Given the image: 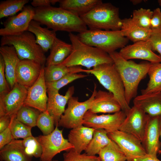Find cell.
I'll return each instance as SVG.
<instances>
[{
  "mask_svg": "<svg viewBox=\"0 0 161 161\" xmlns=\"http://www.w3.org/2000/svg\"><path fill=\"white\" fill-rule=\"evenodd\" d=\"M13 139L10 126L0 132V149L10 143Z\"/></svg>",
  "mask_w": 161,
  "mask_h": 161,
  "instance_id": "cell-44",
  "label": "cell"
},
{
  "mask_svg": "<svg viewBox=\"0 0 161 161\" xmlns=\"http://www.w3.org/2000/svg\"><path fill=\"white\" fill-rule=\"evenodd\" d=\"M34 8L33 20L56 32L80 33L87 30V26L80 17L60 7L51 6Z\"/></svg>",
  "mask_w": 161,
  "mask_h": 161,
  "instance_id": "cell-1",
  "label": "cell"
},
{
  "mask_svg": "<svg viewBox=\"0 0 161 161\" xmlns=\"http://www.w3.org/2000/svg\"><path fill=\"white\" fill-rule=\"evenodd\" d=\"M1 46H13L20 60L35 61L44 66L46 58L45 52L36 42L35 35L28 31L11 35L2 36Z\"/></svg>",
  "mask_w": 161,
  "mask_h": 161,
  "instance_id": "cell-5",
  "label": "cell"
},
{
  "mask_svg": "<svg viewBox=\"0 0 161 161\" xmlns=\"http://www.w3.org/2000/svg\"><path fill=\"white\" fill-rule=\"evenodd\" d=\"M22 144L25 152L28 155L36 158L41 157L42 148L37 137L32 135L23 139Z\"/></svg>",
  "mask_w": 161,
  "mask_h": 161,
  "instance_id": "cell-36",
  "label": "cell"
},
{
  "mask_svg": "<svg viewBox=\"0 0 161 161\" xmlns=\"http://www.w3.org/2000/svg\"><path fill=\"white\" fill-rule=\"evenodd\" d=\"M148 40L153 51L158 52L161 58V28L151 30Z\"/></svg>",
  "mask_w": 161,
  "mask_h": 161,
  "instance_id": "cell-41",
  "label": "cell"
},
{
  "mask_svg": "<svg viewBox=\"0 0 161 161\" xmlns=\"http://www.w3.org/2000/svg\"><path fill=\"white\" fill-rule=\"evenodd\" d=\"M13 139L21 138L24 139L32 135V128L17 119L16 115L11 117L9 126Z\"/></svg>",
  "mask_w": 161,
  "mask_h": 161,
  "instance_id": "cell-35",
  "label": "cell"
},
{
  "mask_svg": "<svg viewBox=\"0 0 161 161\" xmlns=\"http://www.w3.org/2000/svg\"><path fill=\"white\" fill-rule=\"evenodd\" d=\"M11 117L8 115L0 116V132L4 131L10 126Z\"/></svg>",
  "mask_w": 161,
  "mask_h": 161,
  "instance_id": "cell-45",
  "label": "cell"
},
{
  "mask_svg": "<svg viewBox=\"0 0 161 161\" xmlns=\"http://www.w3.org/2000/svg\"><path fill=\"white\" fill-rule=\"evenodd\" d=\"M108 135L118 146L128 161L147 154L141 142L130 134L117 130L108 133Z\"/></svg>",
  "mask_w": 161,
  "mask_h": 161,
  "instance_id": "cell-11",
  "label": "cell"
},
{
  "mask_svg": "<svg viewBox=\"0 0 161 161\" xmlns=\"http://www.w3.org/2000/svg\"><path fill=\"white\" fill-rule=\"evenodd\" d=\"M72 47L69 56L61 64L67 67L79 66L91 69L105 63H113L109 54L97 47L85 44L72 33L69 34Z\"/></svg>",
  "mask_w": 161,
  "mask_h": 161,
  "instance_id": "cell-3",
  "label": "cell"
},
{
  "mask_svg": "<svg viewBox=\"0 0 161 161\" xmlns=\"http://www.w3.org/2000/svg\"><path fill=\"white\" fill-rule=\"evenodd\" d=\"M108 133L103 129H95L92 138L85 151V153L91 156H95L98 154L100 150L111 141Z\"/></svg>",
  "mask_w": 161,
  "mask_h": 161,
  "instance_id": "cell-31",
  "label": "cell"
},
{
  "mask_svg": "<svg viewBox=\"0 0 161 161\" xmlns=\"http://www.w3.org/2000/svg\"><path fill=\"white\" fill-rule=\"evenodd\" d=\"M28 0H7L0 3V18L14 16L22 10Z\"/></svg>",
  "mask_w": 161,
  "mask_h": 161,
  "instance_id": "cell-33",
  "label": "cell"
},
{
  "mask_svg": "<svg viewBox=\"0 0 161 161\" xmlns=\"http://www.w3.org/2000/svg\"><path fill=\"white\" fill-rule=\"evenodd\" d=\"M161 131V117H150L144 139L142 142L147 154L157 156L161 143L159 137Z\"/></svg>",
  "mask_w": 161,
  "mask_h": 161,
  "instance_id": "cell-19",
  "label": "cell"
},
{
  "mask_svg": "<svg viewBox=\"0 0 161 161\" xmlns=\"http://www.w3.org/2000/svg\"><path fill=\"white\" fill-rule=\"evenodd\" d=\"M62 130L56 126L54 131L47 135L37 137L42 148L41 161H52L54 157L62 151H67L73 148V146L65 139Z\"/></svg>",
  "mask_w": 161,
  "mask_h": 161,
  "instance_id": "cell-9",
  "label": "cell"
},
{
  "mask_svg": "<svg viewBox=\"0 0 161 161\" xmlns=\"http://www.w3.org/2000/svg\"><path fill=\"white\" fill-rule=\"evenodd\" d=\"M74 91V86L69 87L64 95L60 94L58 91L47 89L48 100L47 110L53 118L55 126L57 125L65 111L66 105L73 96Z\"/></svg>",
  "mask_w": 161,
  "mask_h": 161,
  "instance_id": "cell-18",
  "label": "cell"
},
{
  "mask_svg": "<svg viewBox=\"0 0 161 161\" xmlns=\"http://www.w3.org/2000/svg\"><path fill=\"white\" fill-rule=\"evenodd\" d=\"M41 112L34 108L23 105L16 115L17 120L32 128L36 126Z\"/></svg>",
  "mask_w": 161,
  "mask_h": 161,
  "instance_id": "cell-34",
  "label": "cell"
},
{
  "mask_svg": "<svg viewBox=\"0 0 161 161\" xmlns=\"http://www.w3.org/2000/svg\"><path fill=\"white\" fill-rule=\"evenodd\" d=\"M150 116L134 105L126 115L119 130L135 137L142 143Z\"/></svg>",
  "mask_w": 161,
  "mask_h": 161,
  "instance_id": "cell-12",
  "label": "cell"
},
{
  "mask_svg": "<svg viewBox=\"0 0 161 161\" xmlns=\"http://www.w3.org/2000/svg\"><path fill=\"white\" fill-rule=\"evenodd\" d=\"M161 28V10L157 7L153 11L150 21V29H155Z\"/></svg>",
  "mask_w": 161,
  "mask_h": 161,
  "instance_id": "cell-43",
  "label": "cell"
},
{
  "mask_svg": "<svg viewBox=\"0 0 161 161\" xmlns=\"http://www.w3.org/2000/svg\"><path fill=\"white\" fill-rule=\"evenodd\" d=\"M160 136L161 137V132H160Z\"/></svg>",
  "mask_w": 161,
  "mask_h": 161,
  "instance_id": "cell-52",
  "label": "cell"
},
{
  "mask_svg": "<svg viewBox=\"0 0 161 161\" xmlns=\"http://www.w3.org/2000/svg\"><path fill=\"white\" fill-rule=\"evenodd\" d=\"M100 161H126V157L117 144L111 140L98 154Z\"/></svg>",
  "mask_w": 161,
  "mask_h": 161,
  "instance_id": "cell-32",
  "label": "cell"
},
{
  "mask_svg": "<svg viewBox=\"0 0 161 161\" xmlns=\"http://www.w3.org/2000/svg\"><path fill=\"white\" fill-rule=\"evenodd\" d=\"M55 122L53 117L48 111L41 112L37 119L36 126L41 130L44 135H47L54 130Z\"/></svg>",
  "mask_w": 161,
  "mask_h": 161,
  "instance_id": "cell-38",
  "label": "cell"
},
{
  "mask_svg": "<svg viewBox=\"0 0 161 161\" xmlns=\"http://www.w3.org/2000/svg\"><path fill=\"white\" fill-rule=\"evenodd\" d=\"M32 5L35 8H41L51 6V0H33Z\"/></svg>",
  "mask_w": 161,
  "mask_h": 161,
  "instance_id": "cell-46",
  "label": "cell"
},
{
  "mask_svg": "<svg viewBox=\"0 0 161 161\" xmlns=\"http://www.w3.org/2000/svg\"><path fill=\"white\" fill-rule=\"evenodd\" d=\"M84 70L79 66L67 67L60 64L46 66L44 68L45 81L46 83L55 82L68 74L83 72Z\"/></svg>",
  "mask_w": 161,
  "mask_h": 161,
  "instance_id": "cell-29",
  "label": "cell"
},
{
  "mask_svg": "<svg viewBox=\"0 0 161 161\" xmlns=\"http://www.w3.org/2000/svg\"><path fill=\"white\" fill-rule=\"evenodd\" d=\"M131 161H161V160H159L157 156L147 154L143 156L134 159Z\"/></svg>",
  "mask_w": 161,
  "mask_h": 161,
  "instance_id": "cell-47",
  "label": "cell"
},
{
  "mask_svg": "<svg viewBox=\"0 0 161 161\" xmlns=\"http://www.w3.org/2000/svg\"><path fill=\"white\" fill-rule=\"evenodd\" d=\"M126 117L122 110L113 114L98 115L87 111L83 118V125L94 129H103L108 133L119 130Z\"/></svg>",
  "mask_w": 161,
  "mask_h": 161,
  "instance_id": "cell-10",
  "label": "cell"
},
{
  "mask_svg": "<svg viewBox=\"0 0 161 161\" xmlns=\"http://www.w3.org/2000/svg\"><path fill=\"white\" fill-rule=\"evenodd\" d=\"M121 110L120 105L113 94L99 90L97 91L92 105L88 111L97 114L114 113Z\"/></svg>",
  "mask_w": 161,
  "mask_h": 161,
  "instance_id": "cell-20",
  "label": "cell"
},
{
  "mask_svg": "<svg viewBox=\"0 0 161 161\" xmlns=\"http://www.w3.org/2000/svg\"><path fill=\"white\" fill-rule=\"evenodd\" d=\"M44 67L42 69L38 79L32 86L28 88L27 96L24 104L41 112L47 111L48 100L44 75Z\"/></svg>",
  "mask_w": 161,
  "mask_h": 161,
  "instance_id": "cell-15",
  "label": "cell"
},
{
  "mask_svg": "<svg viewBox=\"0 0 161 161\" xmlns=\"http://www.w3.org/2000/svg\"><path fill=\"white\" fill-rule=\"evenodd\" d=\"M158 2L159 5L161 6V0H158Z\"/></svg>",
  "mask_w": 161,
  "mask_h": 161,
  "instance_id": "cell-50",
  "label": "cell"
},
{
  "mask_svg": "<svg viewBox=\"0 0 161 161\" xmlns=\"http://www.w3.org/2000/svg\"><path fill=\"white\" fill-rule=\"evenodd\" d=\"M97 85L95 84L91 96L84 101H79L78 97L72 96L70 98L67 103V107L57 126L72 129L83 125L84 116L92 105L97 91Z\"/></svg>",
  "mask_w": 161,
  "mask_h": 161,
  "instance_id": "cell-8",
  "label": "cell"
},
{
  "mask_svg": "<svg viewBox=\"0 0 161 161\" xmlns=\"http://www.w3.org/2000/svg\"><path fill=\"white\" fill-rule=\"evenodd\" d=\"M60 0H51V4L52 5L55 4L57 2H59Z\"/></svg>",
  "mask_w": 161,
  "mask_h": 161,
  "instance_id": "cell-49",
  "label": "cell"
},
{
  "mask_svg": "<svg viewBox=\"0 0 161 161\" xmlns=\"http://www.w3.org/2000/svg\"><path fill=\"white\" fill-rule=\"evenodd\" d=\"M50 49V54L46 58V66L62 63L71 54L72 47L71 44L67 43L57 37Z\"/></svg>",
  "mask_w": 161,
  "mask_h": 161,
  "instance_id": "cell-27",
  "label": "cell"
},
{
  "mask_svg": "<svg viewBox=\"0 0 161 161\" xmlns=\"http://www.w3.org/2000/svg\"><path fill=\"white\" fill-rule=\"evenodd\" d=\"M148 74L149 80L141 94H155L161 92V63H151Z\"/></svg>",
  "mask_w": 161,
  "mask_h": 161,
  "instance_id": "cell-30",
  "label": "cell"
},
{
  "mask_svg": "<svg viewBox=\"0 0 161 161\" xmlns=\"http://www.w3.org/2000/svg\"><path fill=\"white\" fill-rule=\"evenodd\" d=\"M0 150L1 161H32V157L25 152L22 140L14 139Z\"/></svg>",
  "mask_w": 161,
  "mask_h": 161,
  "instance_id": "cell-25",
  "label": "cell"
},
{
  "mask_svg": "<svg viewBox=\"0 0 161 161\" xmlns=\"http://www.w3.org/2000/svg\"><path fill=\"white\" fill-rule=\"evenodd\" d=\"M109 54L121 78L126 100L129 105L132 99L137 96L139 83L148 74L151 63L144 61L137 63L126 60L116 51Z\"/></svg>",
  "mask_w": 161,
  "mask_h": 161,
  "instance_id": "cell-2",
  "label": "cell"
},
{
  "mask_svg": "<svg viewBox=\"0 0 161 161\" xmlns=\"http://www.w3.org/2000/svg\"><path fill=\"white\" fill-rule=\"evenodd\" d=\"M35 14L34 8L25 6L18 15L10 17L4 22V27L0 29L2 36L16 34L27 31Z\"/></svg>",
  "mask_w": 161,
  "mask_h": 161,
  "instance_id": "cell-14",
  "label": "cell"
},
{
  "mask_svg": "<svg viewBox=\"0 0 161 161\" xmlns=\"http://www.w3.org/2000/svg\"><path fill=\"white\" fill-rule=\"evenodd\" d=\"M0 54L2 56L4 62L6 78L11 89L16 83L15 72L17 65L20 60L15 48L12 45L1 46Z\"/></svg>",
  "mask_w": 161,
  "mask_h": 161,
  "instance_id": "cell-21",
  "label": "cell"
},
{
  "mask_svg": "<svg viewBox=\"0 0 161 161\" xmlns=\"http://www.w3.org/2000/svg\"><path fill=\"white\" fill-rule=\"evenodd\" d=\"M119 53L127 60L140 59L151 63H161V58L153 52L148 40L126 45L121 49Z\"/></svg>",
  "mask_w": 161,
  "mask_h": 161,
  "instance_id": "cell-16",
  "label": "cell"
},
{
  "mask_svg": "<svg viewBox=\"0 0 161 161\" xmlns=\"http://www.w3.org/2000/svg\"><path fill=\"white\" fill-rule=\"evenodd\" d=\"M153 11L142 8L133 11L132 20L138 25L145 28L150 29V21Z\"/></svg>",
  "mask_w": 161,
  "mask_h": 161,
  "instance_id": "cell-37",
  "label": "cell"
},
{
  "mask_svg": "<svg viewBox=\"0 0 161 161\" xmlns=\"http://www.w3.org/2000/svg\"><path fill=\"white\" fill-rule=\"evenodd\" d=\"M95 129L83 125L71 129L68 140L75 151L81 153L85 151L92 139Z\"/></svg>",
  "mask_w": 161,
  "mask_h": 161,
  "instance_id": "cell-22",
  "label": "cell"
},
{
  "mask_svg": "<svg viewBox=\"0 0 161 161\" xmlns=\"http://www.w3.org/2000/svg\"><path fill=\"white\" fill-rule=\"evenodd\" d=\"M80 17L90 29L118 30L122 24L119 8L109 3L102 2Z\"/></svg>",
  "mask_w": 161,
  "mask_h": 161,
  "instance_id": "cell-6",
  "label": "cell"
},
{
  "mask_svg": "<svg viewBox=\"0 0 161 161\" xmlns=\"http://www.w3.org/2000/svg\"><path fill=\"white\" fill-rule=\"evenodd\" d=\"M126 161H127V160H126Z\"/></svg>",
  "mask_w": 161,
  "mask_h": 161,
  "instance_id": "cell-53",
  "label": "cell"
},
{
  "mask_svg": "<svg viewBox=\"0 0 161 161\" xmlns=\"http://www.w3.org/2000/svg\"><path fill=\"white\" fill-rule=\"evenodd\" d=\"M77 35L85 44L97 47L108 54L126 46L129 41L120 30L89 29Z\"/></svg>",
  "mask_w": 161,
  "mask_h": 161,
  "instance_id": "cell-7",
  "label": "cell"
},
{
  "mask_svg": "<svg viewBox=\"0 0 161 161\" xmlns=\"http://www.w3.org/2000/svg\"><path fill=\"white\" fill-rule=\"evenodd\" d=\"M5 74V65L3 58L0 54V95L8 93L11 90Z\"/></svg>",
  "mask_w": 161,
  "mask_h": 161,
  "instance_id": "cell-42",
  "label": "cell"
},
{
  "mask_svg": "<svg viewBox=\"0 0 161 161\" xmlns=\"http://www.w3.org/2000/svg\"><path fill=\"white\" fill-rule=\"evenodd\" d=\"M87 75L79 73H72L66 75L59 80L53 82L46 83L47 89L58 91L65 86L78 79L83 78Z\"/></svg>",
  "mask_w": 161,
  "mask_h": 161,
  "instance_id": "cell-39",
  "label": "cell"
},
{
  "mask_svg": "<svg viewBox=\"0 0 161 161\" xmlns=\"http://www.w3.org/2000/svg\"><path fill=\"white\" fill-rule=\"evenodd\" d=\"M58 161V160H53V161Z\"/></svg>",
  "mask_w": 161,
  "mask_h": 161,
  "instance_id": "cell-51",
  "label": "cell"
},
{
  "mask_svg": "<svg viewBox=\"0 0 161 161\" xmlns=\"http://www.w3.org/2000/svg\"><path fill=\"white\" fill-rule=\"evenodd\" d=\"M28 89L17 83L8 93L0 95V116H16L24 105Z\"/></svg>",
  "mask_w": 161,
  "mask_h": 161,
  "instance_id": "cell-13",
  "label": "cell"
},
{
  "mask_svg": "<svg viewBox=\"0 0 161 161\" xmlns=\"http://www.w3.org/2000/svg\"><path fill=\"white\" fill-rule=\"evenodd\" d=\"M38 22L32 20L30 22L27 31L35 36L36 43L45 52L50 49L55 38L56 32L48 28L43 27Z\"/></svg>",
  "mask_w": 161,
  "mask_h": 161,
  "instance_id": "cell-24",
  "label": "cell"
},
{
  "mask_svg": "<svg viewBox=\"0 0 161 161\" xmlns=\"http://www.w3.org/2000/svg\"><path fill=\"white\" fill-rule=\"evenodd\" d=\"M134 105L140 108L151 117H161V92L137 96Z\"/></svg>",
  "mask_w": 161,
  "mask_h": 161,
  "instance_id": "cell-23",
  "label": "cell"
},
{
  "mask_svg": "<svg viewBox=\"0 0 161 161\" xmlns=\"http://www.w3.org/2000/svg\"><path fill=\"white\" fill-rule=\"evenodd\" d=\"M142 0H131V1L133 3V4L136 5L139 3H140L142 1Z\"/></svg>",
  "mask_w": 161,
  "mask_h": 161,
  "instance_id": "cell-48",
  "label": "cell"
},
{
  "mask_svg": "<svg viewBox=\"0 0 161 161\" xmlns=\"http://www.w3.org/2000/svg\"><path fill=\"white\" fill-rule=\"evenodd\" d=\"M120 30L125 37L134 43L148 40L151 31V29L145 28L138 25L131 18L122 19Z\"/></svg>",
  "mask_w": 161,
  "mask_h": 161,
  "instance_id": "cell-26",
  "label": "cell"
},
{
  "mask_svg": "<svg viewBox=\"0 0 161 161\" xmlns=\"http://www.w3.org/2000/svg\"><path fill=\"white\" fill-rule=\"evenodd\" d=\"M103 2L100 0H60V7L80 17Z\"/></svg>",
  "mask_w": 161,
  "mask_h": 161,
  "instance_id": "cell-28",
  "label": "cell"
},
{
  "mask_svg": "<svg viewBox=\"0 0 161 161\" xmlns=\"http://www.w3.org/2000/svg\"><path fill=\"white\" fill-rule=\"evenodd\" d=\"M83 72L93 75L102 85L113 94L119 103L121 110L126 115L131 107L126 100L124 86L114 64L99 65L92 69H84Z\"/></svg>",
  "mask_w": 161,
  "mask_h": 161,
  "instance_id": "cell-4",
  "label": "cell"
},
{
  "mask_svg": "<svg viewBox=\"0 0 161 161\" xmlns=\"http://www.w3.org/2000/svg\"><path fill=\"white\" fill-rule=\"evenodd\" d=\"M63 161H100L98 156L89 155L86 153H78L73 149L63 154Z\"/></svg>",
  "mask_w": 161,
  "mask_h": 161,
  "instance_id": "cell-40",
  "label": "cell"
},
{
  "mask_svg": "<svg viewBox=\"0 0 161 161\" xmlns=\"http://www.w3.org/2000/svg\"><path fill=\"white\" fill-rule=\"evenodd\" d=\"M44 67L34 61L20 60L16 70V83L28 88L38 79Z\"/></svg>",
  "mask_w": 161,
  "mask_h": 161,
  "instance_id": "cell-17",
  "label": "cell"
}]
</instances>
